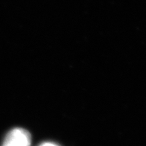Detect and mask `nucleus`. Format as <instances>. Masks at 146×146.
<instances>
[{"instance_id": "f257e3e1", "label": "nucleus", "mask_w": 146, "mask_h": 146, "mask_svg": "<svg viewBox=\"0 0 146 146\" xmlns=\"http://www.w3.org/2000/svg\"><path fill=\"white\" fill-rule=\"evenodd\" d=\"M2 146H31V135L23 128H14L6 135Z\"/></svg>"}, {"instance_id": "f03ea898", "label": "nucleus", "mask_w": 146, "mask_h": 146, "mask_svg": "<svg viewBox=\"0 0 146 146\" xmlns=\"http://www.w3.org/2000/svg\"><path fill=\"white\" fill-rule=\"evenodd\" d=\"M39 146H59V145L55 144V143H53V142H44V143H42V144L40 145Z\"/></svg>"}]
</instances>
